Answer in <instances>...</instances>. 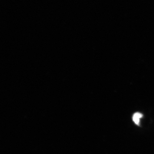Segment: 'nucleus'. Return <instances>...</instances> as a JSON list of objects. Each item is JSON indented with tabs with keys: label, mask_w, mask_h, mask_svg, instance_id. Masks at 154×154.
Returning a JSON list of instances; mask_svg holds the SVG:
<instances>
[{
	"label": "nucleus",
	"mask_w": 154,
	"mask_h": 154,
	"mask_svg": "<svg viewBox=\"0 0 154 154\" xmlns=\"http://www.w3.org/2000/svg\"><path fill=\"white\" fill-rule=\"evenodd\" d=\"M143 116L142 113H135L133 116V121L134 122L135 124L139 125L140 122V119Z\"/></svg>",
	"instance_id": "f257e3e1"
}]
</instances>
